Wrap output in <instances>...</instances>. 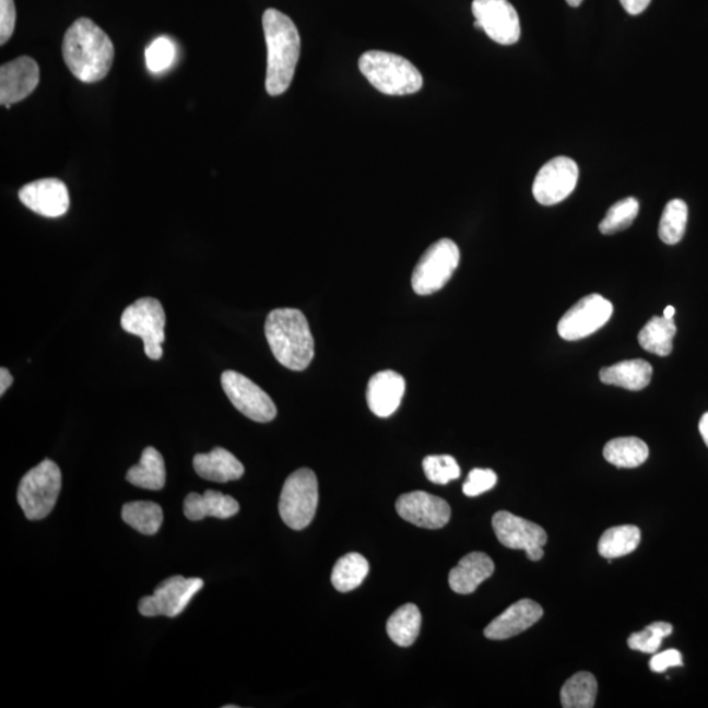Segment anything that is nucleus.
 Masks as SVG:
<instances>
[{
    "mask_svg": "<svg viewBox=\"0 0 708 708\" xmlns=\"http://www.w3.org/2000/svg\"><path fill=\"white\" fill-rule=\"evenodd\" d=\"M62 56L79 81H103L114 64L115 48L109 36L88 17L78 19L64 33Z\"/></svg>",
    "mask_w": 708,
    "mask_h": 708,
    "instance_id": "f257e3e1",
    "label": "nucleus"
},
{
    "mask_svg": "<svg viewBox=\"0 0 708 708\" xmlns=\"http://www.w3.org/2000/svg\"><path fill=\"white\" fill-rule=\"evenodd\" d=\"M268 64L266 88L269 95L280 96L291 87L300 55V37L293 20L274 9L262 15Z\"/></svg>",
    "mask_w": 708,
    "mask_h": 708,
    "instance_id": "f03ea898",
    "label": "nucleus"
},
{
    "mask_svg": "<svg viewBox=\"0 0 708 708\" xmlns=\"http://www.w3.org/2000/svg\"><path fill=\"white\" fill-rule=\"evenodd\" d=\"M266 338L275 359L294 371L305 370L314 358V338L305 314L297 308H275L266 321Z\"/></svg>",
    "mask_w": 708,
    "mask_h": 708,
    "instance_id": "7ed1b4c3",
    "label": "nucleus"
},
{
    "mask_svg": "<svg viewBox=\"0 0 708 708\" xmlns=\"http://www.w3.org/2000/svg\"><path fill=\"white\" fill-rule=\"evenodd\" d=\"M358 66L373 87L385 95H411L423 87V76L416 66L392 52L366 51L361 56Z\"/></svg>",
    "mask_w": 708,
    "mask_h": 708,
    "instance_id": "20e7f679",
    "label": "nucleus"
},
{
    "mask_svg": "<svg viewBox=\"0 0 708 708\" xmlns=\"http://www.w3.org/2000/svg\"><path fill=\"white\" fill-rule=\"evenodd\" d=\"M62 474L58 464L45 459L23 476L19 484L17 502L28 520L48 517L58 500Z\"/></svg>",
    "mask_w": 708,
    "mask_h": 708,
    "instance_id": "39448f33",
    "label": "nucleus"
},
{
    "mask_svg": "<svg viewBox=\"0 0 708 708\" xmlns=\"http://www.w3.org/2000/svg\"><path fill=\"white\" fill-rule=\"evenodd\" d=\"M319 500L318 479L310 469L294 471L282 487L279 510L288 528L308 527L317 514Z\"/></svg>",
    "mask_w": 708,
    "mask_h": 708,
    "instance_id": "423d86ee",
    "label": "nucleus"
},
{
    "mask_svg": "<svg viewBox=\"0 0 708 708\" xmlns=\"http://www.w3.org/2000/svg\"><path fill=\"white\" fill-rule=\"evenodd\" d=\"M461 252L455 241L445 238L432 245L412 273V287L418 295L441 291L459 266Z\"/></svg>",
    "mask_w": 708,
    "mask_h": 708,
    "instance_id": "0eeeda50",
    "label": "nucleus"
},
{
    "mask_svg": "<svg viewBox=\"0 0 708 708\" xmlns=\"http://www.w3.org/2000/svg\"><path fill=\"white\" fill-rule=\"evenodd\" d=\"M121 327L123 331L143 340L144 353L149 358H162V344L166 340V312L160 300L150 297L135 300L125 308Z\"/></svg>",
    "mask_w": 708,
    "mask_h": 708,
    "instance_id": "6e6552de",
    "label": "nucleus"
},
{
    "mask_svg": "<svg viewBox=\"0 0 708 708\" xmlns=\"http://www.w3.org/2000/svg\"><path fill=\"white\" fill-rule=\"evenodd\" d=\"M222 389L236 410L258 423H269L278 415L271 397L251 379L234 370L223 371Z\"/></svg>",
    "mask_w": 708,
    "mask_h": 708,
    "instance_id": "1a4fd4ad",
    "label": "nucleus"
},
{
    "mask_svg": "<svg viewBox=\"0 0 708 708\" xmlns=\"http://www.w3.org/2000/svg\"><path fill=\"white\" fill-rule=\"evenodd\" d=\"M612 315V302L600 294H590L563 315L557 332L567 341L586 339L605 326Z\"/></svg>",
    "mask_w": 708,
    "mask_h": 708,
    "instance_id": "9d476101",
    "label": "nucleus"
},
{
    "mask_svg": "<svg viewBox=\"0 0 708 708\" xmlns=\"http://www.w3.org/2000/svg\"><path fill=\"white\" fill-rule=\"evenodd\" d=\"M498 542L511 550H524L530 560H541L547 533L534 522L500 510L492 518Z\"/></svg>",
    "mask_w": 708,
    "mask_h": 708,
    "instance_id": "9b49d317",
    "label": "nucleus"
},
{
    "mask_svg": "<svg viewBox=\"0 0 708 708\" xmlns=\"http://www.w3.org/2000/svg\"><path fill=\"white\" fill-rule=\"evenodd\" d=\"M475 28L500 45H514L521 37L520 17L508 0H474Z\"/></svg>",
    "mask_w": 708,
    "mask_h": 708,
    "instance_id": "f8f14e48",
    "label": "nucleus"
},
{
    "mask_svg": "<svg viewBox=\"0 0 708 708\" xmlns=\"http://www.w3.org/2000/svg\"><path fill=\"white\" fill-rule=\"evenodd\" d=\"M203 587L201 579H186L182 576L169 577L155 589L153 595L143 597L138 610L144 616L164 615L175 618L188 606L190 600Z\"/></svg>",
    "mask_w": 708,
    "mask_h": 708,
    "instance_id": "ddd939ff",
    "label": "nucleus"
},
{
    "mask_svg": "<svg viewBox=\"0 0 708 708\" xmlns=\"http://www.w3.org/2000/svg\"><path fill=\"white\" fill-rule=\"evenodd\" d=\"M579 180L577 163L567 156H557L540 169L533 182L534 199L544 206H553L574 192Z\"/></svg>",
    "mask_w": 708,
    "mask_h": 708,
    "instance_id": "4468645a",
    "label": "nucleus"
},
{
    "mask_svg": "<svg viewBox=\"0 0 708 708\" xmlns=\"http://www.w3.org/2000/svg\"><path fill=\"white\" fill-rule=\"evenodd\" d=\"M397 510L403 520L424 529H441L450 521L451 509L444 498L413 491L398 498Z\"/></svg>",
    "mask_w": 708,
    "mask_h": 708,
    "instance_id": "2eb2a0df",
    "label": "nucleus"
},
{
    "mask_svg": "<svg viewBox=\"0 0 708 708\" xmlns=\"http://www.w3.org/2000/svg\"><path fill=\"white\" fill-rule=\"evenodd\" d=\"M23 205L46 219H58L69 212V189L62 180L42 179L26 184L19 190Z\"/></svg>",
    "mask_w": 708,
    "mask_h": 708,
    "instance_id": "dca6fc26",
    "label": "nucleus"
},
{
    "mask_svg": "<svg viewBox=\"0 0 708 708\" xmlns=\"http://www.w3.org/2000/svg\"><path fill=\"white\" fill-rule=\"evenodd\" d=\"M39 83V68L35 59L19 57L0 68V103L5 108L23 102Z\"/></svg>",
    "mask_w": 708,
    "mask_h": 708,
    "instance_id": "f3484780",
    "label": "nucleus"
},
{
    "mask_svg": "<svg viewBox=\"0 0 708 708\" xmlns=\"http://www.w3.org/2000/svg\"><path fill=\"white\" fill-rule=\"evenodd\" d=\"M543 609L540 603L523 599L514 603L497 616L484 629L485 638L505 640L527 632L542 618Z\"/></svg>",
    "mask_w": 708,
    "mask_h": 708,
    "instance_id": "a211bd4d",
    "label": "nucleus"
},
{
    "mask_svg": "<svg viewBox=\"0 0 708 708\" xmlns=\"http://www.w3.org/2000/svg\"><path fill=\"white\" fill-rule=\"evenodd\" d=\"M405 392V380L399 373L384 370L367 384L366 400L370 411L378 417H389L399 409Z\"/></svg>",
    "mask_w": 708,
    "mask_h": 708,
    "instance_id": "6ab92c4d",
    "label": "nucleus"
},
{
    "mask_svg": "<svg viewBox=\"0 0 708 708\" xmlns=\"http://www.w3.org/2000/svg\"><path fill=\"white\" fill-rule=\"evenodd\" d=\"M494 573L495 564L487 554L471 553L450 570L449 586L458 594H471Z\"/></svg>",
    "mask_w": 708,
    "mask_h": 708,
    "instance_id": "aec40b11",
    "label": "nucleus"
},
{
    "mask_svg": "<svg viewBox=\"0 0 708 708\" xmlns=\"http://www.w3.org/2000/svg\"><path fill=\"white\" fill-rule=\"evenodd\" d=\"M193 468L202 479L215 483L238 481L245 474L239 459L223 448L194 456Z\"/></svg>",
    "mask_w": 708,
    "mask_h": 708,
    "instance_id": "412c9836",
    "label": "nucleus"
},
{
    "mask_svg": "<svg viewBox=\"0 0 708 708\" xmlns=\"http://www.w3.org/2000/svg\"><path fill=\"white\" fill-rule=\"evenodd\" d=\"M239 503L234 497L219 491L209 489L205 494H189L184 502V515L190 521H200L206 517L225 518L238 515Z\"/></svg>",
    "mask_w": 708,
    "mask_h": 708,
    "instance_id": "4be33fe9",
    "label": "nucleus"
},
{
    "mask_svg": "<svg viewBox=\"0 0 708 708\" xmlns=\"http://www.w3.org/2000/svg\"><path fill=\"white\" fill-rule=\"evenodd\" d=\"M652 366L645 359H627L612 366L603 367L600 371L602 384L623 387V389L639 391L646 389L652 379Z\"/></svg>",
    "mask_w": 708,
    "mask_h": 708,
    "instance_id": "5701e85b",
    "label": "nucleus"
},
{
    "mask_svg": "<svg viewBox=\"0 0 708 708\" xmlns=\"http://www.w3.org/2000/svg\"><path fill=\"white\" fill-rule=\"evenodd\" d=\"M127 481L143 489H163L166 485V464L161 452L153 446L144 449L140 463L129 469Z\"/></svg>",
    "mask_w": 708,
    "mask_h": 708,
    "instance_id": "b1692460",
    "label": "nucleus"
},
{
    "mask_svg": "<svg viewBox=\"0 0 708 708\" xmlns=\"http://www.w3.org/2000/svg\"><path fill=\"white\" fill-rule=\"evenodd\" d=\"M649 456L648 446L636 437H620L609 441L603 448V457L620 469H635L645 463Z\"/></svg>",
    "mask_w": 708,
    "mask_h": 708,
    "instance_id": "393cba45",
    "label": "nucleus"
},
{
    "mask_svg": "<svg viewBox=\"0 0 708 708\" xmlns=\"http://www.w3.org/2000/svg\"><path fill=\"white\" fill-rule=\"evenodd\" d=\"M677 332L674 320L665 317H653L647 321L638 334L642 350L666 357L673 351V338Z\"/></svg>",
    "mask_w": 708,
    "mask_h": 708,
    "instance_id": "a878e982",
    "label": "nucleus"
},
{
    "mask_svg": "<svg viewBox=\"0 0 708 708\" xmlns=\"http://www.w3.org/2000/svg\"><path fill=\"white\" fill-rule=\"evenodd\" d=\"M422 627V613L413 603H405L387 621V634L399 647H410L416 641Z\"/></svg>",
    "mask_w": 708,
    "mask_h": 708,
    "instance_id": "bb28decb",
    "label": "nucleus"
},
{
    "mask_svg": "<svg viewBox=\"0 0 708 708\" xmlns=\"http://www.w3.org/2000/svg\"><path fill=\"white\" fill-rule=\"evenodd\" d=\"M641 541V531L635 524H622L605 531L599 542V553L605 559L633 554Z\"/></svg>",
    "mask_w": 708,
    "mask_h": 708,
    "instance_id": "cd10ccee",
    "label": "nucleus"
},
{
    "mask_svg": "<svg viewBox=\"0 0 708 708\" xmlns=\"http://www.w3.org/2000/svg\"><path fill=\"white\" fill-rule=\"evenodd\" d=\"M369 574V563L357 553L346 554L334 564L331 581L341 593L351 592L363 583Z\"/></svg>",
    "mask_w": 708,
    "mask_h": 708,
    "instance_id": "c85d7f7f",
    "label": "nucleus"
},
{
    "mask_svg": "<svg viewBox=\"0 0 708 708\" xmlns=\"http://www.w3.org/2000/svg\"><path fill=\"white\" fill-rule=\"evenodd\" d=\"M599 685L592 673L579 672L573 675L560 692L564 708H592L595 705Z\"/></svg>",
    "mask_w": 708,
    "mask_h": 708,
    "instance_id": "c756f323",
    "label": "nucleus"
},
{
    "mask_svg": "<svg viewBox=\"0 0 708 708\" xmlns=\"http://www.w3.org/2000/svg\"><path fill=\"white\" fill-rule=\"evenodd\" d=\"M123 521L144 535H154L161 530L164 516L160 504L133 502L123 505Z\"/></svg>",
    "mask_w": 708,
    "mask_h": 708,
    "instance_id": "7c9ffc66",
    "label": "nucleus"
},
{
    "mask_svg": "<svg viewBox=\"0 0 708 708\" xmlns=\"http://www.w3.org/2000/svg\"><path fill=\"white\" fill-rule=\"evenodd\" d=\"M687 215L688 210L685 201L674 199L666 203L659 225V236L665 245H677L684 238Z\"/></svg>",
    "mask_w": 708,
    "mask_h": 708,
    "instance_id": "2f4dec72",
    "label": "nucleus"
},
{
    "mask_svg": "<svg viewBox=\"0 0 708 708\" xmlns=\"http://www.w3.org/2000/svg\"><path fill=\"white\" fill-rule=\"evenodd\" d=\"M639 214V202L634 197H627L609 209V212L600 223V232L603 235H613L633 225Z\"/></svg>",
    "mask_w": 708,
    "mask_h": 708,
    "instance_id": "473e14b6",
    "label": "nucleus"
},
{
    "mask_svg": "<svg viewBox=\"0 0 708 708\" xmlns=\"http://www.w3.org/2000/svg\"><path fill=\"white\" fill-rule=\"evenodd\" d=\"M673 626L666 622H654L640 633H635L627 639V645L634 651L642 653H656L659 651L662 639L672 635Z\"/></svg>",
    "mask_w": 708,
    "mask_h": 708,
    "instance_id": "72a5a7b5",
    "label": "nucleus"
},
{
    "mask_svg": "<svg viewBox=\"0 0 708 708\" xmlns=\"http://www.w3.org/2000/svg\"><path fill=\"white\" fill-rule=\"evenodd\" d=\"M423 468L426 477L436 484H448L461 476V468H459L456 458L451 456L426 457L423 461Z\"/></svg>",
    "mask_w": 708,
    "mask_h": 708,
    "instance_id": "f704fd0d",
    "label": "nucleus"
},
{
    "mask_svg": "<svg viewBox=\"0 0 708 708\" xmlns=\"http://www.w3.org/2000/svg\"><path fill=\"white\" fill-rule=\"evenodd\" d=\"M148 69L154 74L166 71L174 64L176 58V46L173 39L162 36L150 44L146 52Z\"/></svg>",
    "mask_w": 708,
    "mask_h": 708,
    "instance_id": "c9c22d12",
    "label": "nucleus"
},
{
    "mask_svg": "<svg viewBox=\"0 0 708 708\" xmlns=\"http://www.w3.org/2000/svg\"><path fill=\"white\" fill-rule=\"evenodd\" d=\"M497 475L489 469H474L470 471L463 484V494L475 497L495 487Z\"/></svg>",
    "mask_w": 708,
    "mask_h": 708,
    "instance_id": "e433bc0d",
    "label": "nucleus"
},
{
    "mask_svg": "<svg viewBox=\"0 0 708 708\" xmlns=\"http://www.w3.org/2000/svg\"><path fill=\"white\" fill-rule=\"evenodd\" d=\"M16 24V5L13 0H0V44L4 45L13 35Z\"/></svg>",
    "mask_w": 708,
    "mask_h": 708,
    "instance_id": "4c0bfd02",
    "label": "nucleus"
},
{
    "mask_svg": "<svg viewBox=\"0 0 708 708\" xmlns=\"http://www.w3.org/2000/svg\"><path fill=\"white\" fill-rule=\"evenodd\" d=\"M682 654L677 649H666V651L654 654L651 662H649V668L654 673L665 672L666 669L673 666H682Z\"/></svg>",
    "mask_w": 708,
    "mask_h": 708,
    "instance_id": "58836bf2",
    "label": "nucleus"
},
{
    "mask_svg": "<svg viewBox=\"0 0 708 708\" xmlns=\"http://www.w3.org/2000/svg\"><path fill=\"white\" fill-rule=\"evenodd\" d=\"M651 2L652 0H621L623 9L633 16L640 15L641 12H645Z\"/></svg>",
    "mask_w": 708,
    "mask_h": 708,
    "instance_id": "ea45409f",
    "label": "nucleus"
},
{
    "mask_svg": "<svg viewBox=\"0 0 708 708\" xmlns=\"http://www.w3.org/2000/svg\"><path fill=\"white\" fill-rule=\"evenodd\" d=\"M12 382V374L7 369V367H2V369H0V396H4L5 391L10 389Z\"/></svg>",
    "mask_w": 708,
    "mask_h": 708,
    "instance_id": "a19ab883",
    "label": "nucleus"
},
{
    "mask_svg": "<svg viewBox=\"0 0 708 708\" xmlns=\"http://www.w3.org/2000/svg\"><path fill=\"white\" fill-rule=\"evenodd\" d=\"M699 432L701 438H704L705 444L707 445L708 448V412L705 413L704 416H701L700 422H699Z\"/></svg>",
    "mask_w": 708,
    "mask_h": 708,
    "instance_id": "79ce46f5",
    "label": "nucleus"
},
{
    "mask_svg": "<svg viewBox=\"0 0 708 708\" xmlns=\"http://www.w3.org/2000/svg\"><path fill=\"white\" fill-rule=\"evenodd\" d=\"M674 307L673 306H668L664 311V317L668 319H672L674 317Z\"/></svg>",
    "mask_w": 708,
    "mask_h": 708,
    "instance_id": "37998d69",
    "label": "nucleus"
},
{
    "mask_svg": "<svg viewBox=\"0 0 708 708\" xmlns=\"http://www.w3.org/2000/svg\"><path fill=\"white\" fill-rule=\"evenodd\" d=\"M566 2L570 7H579L583 2V0H566Z\"/></svg>",
    "mask_w": 708,
    "mask_h": 708,
    "instance_id": "c03bdc74",
    "label": "nucleus"
}]
</instances>
